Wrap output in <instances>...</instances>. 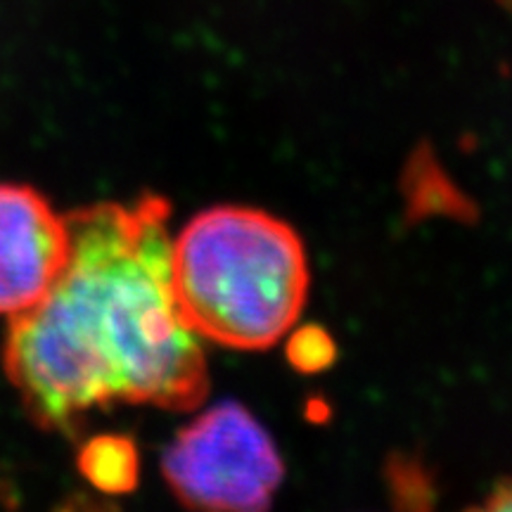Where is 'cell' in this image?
Listing matches in <instances>:
<instances>
[{
	"label": "cell",
	"instance_id": "obj_1",
	"mask_svg": "<svg viewBox=\"0 0 512 512\" xmlns=\"http://www.w3.org/2000/svg\"><path fill=\"white\" fill-rule=\"evenodd\" d=\"M166 219L155 195L67 216L62 273L12 316L5 344V370L38 425L72 430L112 403L200 406L207 361L178 304Z\"/></svg>",
	"mask_w": 512,
	"mask_h": 512
},
{
	"label": "cell",
	"instance_id": "obj_2",
	"mask_svg": "<svg viewBox=\"0 0 512 512\" xmlns=\"http://www.w3.org/2000/svg\"><path fill=\"white\" fill-rule=\"evenodd\" d=\"M171 271L192 330L242 351L278 344L299 320L309 292L299 235L259 209L197 214L174 240Z\"/></svg>",
	"mask_w": 512,
	"mask_h": 512
},
{
	"label": "cell",
	"instance_id": "obj_3",
	"mask_svg": "<svg viewBox=\"0 0 512 512\" xmlns=\"http://www.w3.org/2000/svg\"><path fill=\"white\" fill-rule=\"evenodd\" d=\"M162 467L171 491L202 510H264L285 475L271 437L235 401L185 427L166 448Z\"/></svg>",
	"mask_w": 512,
	"mask_h": 512
},
{
	"label": "cell",
	"instance_id": "obj_4",
	"mask_svg": "<svg viewBox=\"0 0 512 512\" xmlns=\"http://www.w3.org/2000/svg\"><path fill=\"white\" fill-rule=\"evenodd\" d=\"M69 254L67 216L27 185H0V313L41 302Z\"/></svg>",
	"mask_w": 512,
	"mask_h": 512
},
{
	"label": "cell",
	"instance_id": "obj_5",
	"mask_svg": "<svg viewBox=\"0 0 512 512\" xmlns=\"http://www.w3.org/2000/svg\"><path fill=\"white\" fill-rule=\"evenodd\" d=\"M81 472L107 494H126L136 486L138 456L128 439L98 437L83 446L79 458Z\"/></svg>",
	"mask_w": 512,
	"mask_h": 512
},
{
	"label": "cell",
	"instance_id": "obj_6",
	"mask_svg": "<svg viewBox=\"0 0 512 512\" xmlns=\"http://www.w3.org/2000/svg\"><path fill=\"white\" fill-rule=\"evenodd\" d=\"M335 356V347H332V339L318 328H306L299 330L290 342V358L299 370H320L325 368Z\"/></svg>",
	"mask_w": 512,
	"mask_h": 512
},
{
	"label": "cell",
	"instance_id": "obj_7",
	"mask_svg": "<svg viewBox=\"0 0 512 512\" xmlns=\"http://www.w3.org/2000/svg\"><path fill=\"white\" fill-rule=\"evenodd\" d=\"M486 510H501V512H512V482L498 484L491 496L486 498L484 503Z\"/></svg>",
	"mask_w": 512,
	"mask_h": 512
},
{
	"label": "cell",
	"instance_id": "obj_8",
	"mask_svg": "<svg viewBox=\"0 0 512 512\" xmlns=\"http://www.w3.org/2000/svg\"><path fill=\"white\" fill-rule=\"evenodd\" d=\"M498 3H503V5H508V8L512 10V0H498Z\"/></svg>",
	"mask_w": 512,
	"mask_h": 512
}]
</instances>
